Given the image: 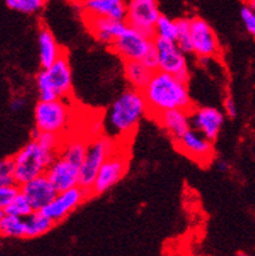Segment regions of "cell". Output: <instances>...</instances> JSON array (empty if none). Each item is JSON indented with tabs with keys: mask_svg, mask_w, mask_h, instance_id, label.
<instances>
[{
	"mask_svg": "<svg viewBox=\"0 0 255 256\" xmlns=\"http://www.w3.org/2000/svg\"><path fill=\"white\" fill-rule=\"evenodd\" d=\"M64 138L51 133H42L37 128L32 132V138L13 155L16 166L17 185L46 174L59 154Z\"/></svg>",
	"mask_w": 255,
	"mask_h": 256,
	"instance_id": "6da1fadb",
	"label": "cell"
},
{
	"mask_svg": "<svg viewBox=\"0 0 255 256\" xmlns=\"http://www.w3.org/2000/svg\"><path fill=\"white\" fill-rule=\"evenodd\" d=\"M146 116H149V107L142 91L128 88L107 108L102 120L103 133L119 142L128 140Z\"/></svg>",
	"mask_w": 255,
	"mask_h": 256,
	"instance_id": "7a4b0ae2",
	"label": "cell"
},
{
	"mask_svg": "<svg viewBox=\"0 0 255 256\" xmlns=\"http://www.w3.org/2000/svg\"><path fill=\"white\" fill-rule=\"evenodd\" d=\"M142 94L151 118L167 110H190L193 108L187 82L162 70L154 72L151 80L142 90Z\"/></svg>",
	"mask_w": 255,
	"mask_h": 256,
	"instance_id": "3957f363",
	"label": "cell"
},
{
	"mask_svg": "<svg viewBox=\"0 0 255 256\" xmlns=\"http://www.w3.org/2000/svg\"><path fill=\"white\" fill-rule=\"evenodd\" d=\"M36 82L39 100L67 99L72 92V69L67 55H63L50 68L39 72Z\"/></svg>",
	"mask_w": 255,
	"mask_h": 256,
	"instance_id": "277c9868",
	"label": "cell"
},
{
	"mask_svg": "<svg viewBox=\"0 0 255 256\" xmlns=\"http://www.w3.org/2000/svg\"><path fill=\"white\" fill-rule=\"evenodd\" d=\"M123 142H119L112 136L102 133L99 136H91L87 143V151L82 162L80 173V186L85 188L90 196L94 182L97 180L100 168L108 158L120 147Z\"/></svg>",
	"mask_w": 255,
	"mask_h": 256,
	"instance_id": "5b68a950",
	"label": "cell"
},
{
	"mask_svg": "<svg viewBox=\"0 0 255 256\" xmlns=\"http://www.w3.org/2000/svg\"><path fill=\"white\" fill-rule=\"evenodd\" d=\"M72 107L67 99L45 102L39 100L34 108V124L42 133L67 136L71 125Z\"/></svg>",
	"mask_w": 255,
	"mask_h": 256,
	"instance_id": "8992f818",
	"label": "cell"
},
{
	"mask_svg": "<svg viewBox=\"0 0 255 256\" xmlns=\"http://www.w3.org/2000/svg\"><path fill=\"white\" fill-rule=\"evenodd\" d=\"M110 48L123 62H143L146 56L155 50V39L126 26L123 34L110 46Z\"/></svg>",
	"mask_w": 255,
	"mask_h": 256,
	"instance_id": "52a82bcc",
	"label": "cell"
},
{
	"mask_svg": "<svg viewBox=\"0 0 255 256\" xmlns=\"http://www.w3.org/2000/svg\"><path fill=\"white\" fill-rule=\"evenodd\" d=\"M121 146V144H120ZM129 168V151L126 147L119 148L104 162L94 182L91 195H100L116 185L123 180Z\"/></svg>",
	"mask_w": 255,
	"mask_h": 256,
	"instance_id": "ba28073f",
	"label": "cell"
},
{
	"mask_svg": "<svg viewBox=\"0 0 255 256\" xmlns=\"http://www.w3.org/2000/svg\"><path fill=\"white\" fill-rule=\"evenodd\" d=\"M162 16L158 0H128L126 25L154 38L155 26Z\"/></svg>",
	"mask_w": 255,
	"mask_h": 256,
	"instance_id": "9c48e42d",
	"label": "cell"
},
{
	"mask_svg": "<svg viewBox=\"0 0 255 256\" xmlns=\"http://www.w3.org/2000/svg\"><path fill=\"white\" fill-rule=\"evenodd\" d=\"M154 39H155L156 51L159 56V70L169 73L185 82H189L190 70H189L186 54L178 48L174 40Z\"/></svg>",
	"mask_w": 255,
	"mask_h": 256,
	"instance_id": "30bf717a",
	"label": "cell"
},
{
	"mask_svg": "<svg viewBox=\"0 0 255 256\" xmlns=\"http://www.w3.org/2000/svg\"><path fill=\"white\" fill-rule=\"evenodd\" d=\"M193 54L199 58H213L220 55V43L215 30L199 16L190 17Z\"/></svg>",
	"mask_w": 255,
	"mask_h": 256,
	"instance_id": "8fae6325",
	"label": "cell"
},
{
	"mask_svg": "<svg viewBox=\"0 0 255 256\" xmlns=\"http://www.w3.org/2000/svg\"><path fill=\"white\" fill-rule=\"evenodd\" d=\"M174 144L181 154L198 162L199 166H208L213 159L212 140L190 128L182 136L174 140Z\"/></svg>",
	"mask_w": 255,
	"mask_h": 256,
	"instance_id": "7c38bea8",
	"label": "cell"
},
{
	"mask_svg": "<svg viewBox=\"0 0 255 256\" xmlns=\"http://www.w3.org/2000/svg\"><path fill=\"white\" fill-rule=\"evenodd\" d=\"M89 198H90V194L85 188H82L81 186H76L65 192H58L55 199L42 212L55 224H58L65 218H68L78 206L82 204Z\"/></svg>",
	"mask_w": 255,
	"mask_h": 256,
	"instance_id": "4fadbf2b",
	"label": "cell"
},
{
	"mask_svg": "<svg viewBox=\"0 0 255 256\" xmlns=\"http://www.w3.org/2000/svg\"><path fill=\"white\" fill-rule=\"evenodd\" d=\"M81 166V164L75 160L58 155L50 168L47 169L46 176L52 182V185L55 186L58 192H65L68 188L80 186Z\"/></svg>",
	"mask_w": 255,
	"mask_h": 256,
	"instance_id": "5bb4252c",
	"label": "cell"
},
{
	"mask_svg": "<svg viewBox=\"0 0 255 256\" xmlns=\"http://www.w3.org/2000/svg\"><path fill=\"white\" fill-rule=\"evenodd\" d=\"M224 121H225L224 114L215 107L203 106L190 110L191 128L203 134L212 142L219 136Z\"/></svg>",
	"mask_w": 255,
	"mask_h": 256,
	"instance_id": "9a60e30c",
	"label": "cell"
},
{
	"mask_svg": "<svg viewBox=\"0 0 255 256\" xmlns=\"http://www.w3.org/2000/svg\"><path fill=\"white\" fill-rule=\"evenodd\" d=\"M21 194L32 206L33 211H43L58 195V190L46 174L20 186Z\"/></svg>",
	"mask_w": 255,
	"mask_h": 256,
	"instance_id": "2e32d148",
	"label": "cell"
},
{
	"mask_svg": "<svg viewBox=\"0 0 255 256\" xmlns=\"http://www.w3.org/2000/svg\"><path fill=\"white\" fill-rule=\"evenodd\" d=\"M84 21L93 38L102 44L110 47L126 29L125 21L107 18V17L84 14Z\"/></svg>",
	"mask_w": 255,
	"mask_h": 256,
	"instance_id": "e0dca14e",
	"label": "cell"
},
{
	"mask_svg": "<svg viewBox=\"0 0 255 256\" xmlns=\"http://www.w3.org/2000/svg\"><path fill=\"white\" fill-rule=\"evenodd\" d=\"M173 140H177L191 128L190 110H172L152 117Z\"/></svg>",
	"mask_w": 255,
	"mask_h": 256,
	"instance_id": "ac0fdd59",
	"label": "cell"
},
{
	"mask_svg": "<svg viewBox=\"0 0 255 256\" xmlns=\"http://www.w3.org/2000/svg\"><path fill=\"white\" fill-rule=\"evenodd\" d=\"M80 8L82 10V14L125 21L128 0H91Z\"/></svg>",
	"mask_w": 255,
	"mask_h": 256,
	"instance_id": "d6986e66",
	"label": "cell"
},
{
	"mask_svg": "<svg viewBox=\"0 0 255 256\" xmlns=\"http://www.w3.org/2000/svg\"><path fill=\"white\" fill-rule=\"evenodd\" d=\"M38 48L39 64H41L42 69L50 68L63 55H65V51L58 43L55 36L46 26H42L38 32Z\"/></svg>",
	"mask_w": 255,
	"mask_h": 256,
	"instance_id": "ffe728a7",
	"label": "cell"
},
{
	"mask_svg": "<svg viewBox=\"0 0 255 256\" xmlns=\"http://www.w3.org/2000/svg\"><path fill=\"white\" fill-rule=\"evenodd\" d=\"M154 70L142 62H124V77L132 88L142 91L151 80Z\"/></svg>",
	"mask_w": 255,
	"mask_h": 256,
	"instance_id": "44dd1931",
	"label": "cell"
},
{
	"mask_svg": "<svg viewBox=\"0 0 255 256\" xmlns=\"http://www.w3.org/2000/svg\"><path fill=\"white\" fill-rule=\"evenodd\" d=\"M26 238H37L49 233L55 222L49 218L42 211H34L30 216L25 218Z\"/></svg>",
	"mask_w": 255,
	"mask_h": 256,
	"instance_id": "7402d4cb",
	"label": "cell"
},
{
	"mask_svg": "<svg viewBox=\"0 0 255 256\" xmlns=\"http://www.w3.org/2000/svg\"><path fill=\"white\" fill-rule=\"evenodd\" d=\"M0 233L7 238H26V221L0 211Z\"/></svg>",
	"mask_w": 255,
	"mask_h": 256,
	"instance_id": "603a6c76",
	"label": "cell"
},
{
	"mask_svg": "<svg viewBox=\"0 0 255 256\" xmlns=\"http://www.w3.org/2000/svg\"><path fill=\"white\" fill-rule=\"evenodd\" d=\"M177 22V36L174 42L178 46V48L185 54H193V42H191V29H190V18L182 17L176 20Z\"/></svg>",
	"mask_w": 255,
	"mask_h": 256,
	"instance_id": "cb8c5ba5",
	"label": "cell"
},
{
	"mask_svg": "<svg viewBox=\"0 0 255 256\" xmlns=\"http://www.w3.org/2000/svg\"><path fill=\"white\" fill-rule=\"evenodd\" d=\"M47 0H6V6L15 12L36 14L45 8Z\"/></svg>",
	"mask_w": 255,
	"mask_h": 256,
	"instance_id": "d4e9b609",
	"label": "cell"
},
{
	"mask_svg": "<svg viewBox=\"0 0 255 256\" xmlns=\"http://www.w3.org/2000/svg\"><path fill=\"white\" fill-rule=\"evenodd\" d=\"M177 36V22L176 20L162 14L155 26V34L154 38L167 39V40H174Z\"/></svg>",
	"mask_w": 255,
	"mask_h": 256,
	"instance_id": "484cf974",
	"label": "cell"
},
{
	"mask_svg": "<svg viewBox=\"0 0 255 256\" xmlns=\"http://www.w3.org/2000/svg\"><path fill=\"white\" fill-rule=\"evenodd\" d=\"M2 212L7 214H12V216H17V218H28L33 214V208L30 206V203L26 200V198L23 194H20L15 200L11 203L10 206H7L4 210H2Z\"/></svg>",
	"mask_w": 255,
	"mask_h": 256,
	"instance_id": "4316f807",
	"label": "cell"
},
{
	"mask_svg": "<svg viewBox=\"0 0 255 256\" xmlns=\"http://www.w3.org/2000/svg\"><path fill=\"white\" fill-rule=\"evenodd\" d=\"M16 166L13 156L4 158L0 162V186L16 185Z\"/></svg>",
	"mask_w": 255,
	"mask_h": 256,
	"instance_id": "83f0119b",
	"label": "cell"
},
{
	"mask_svg": "<svg viewBox=\"0 0 255 256\" xmlns=\"http://www.w3.org/2000/svg\"><path fill=\"white\" fill-rule=\"evenodd\" d=\"M21 194L20 185H7L0 186V208L4 210L7 206H10L15 199Z\"/></svg>",
	"mask_w": 255,
	"mask_h": 256,
	"instance_id": "f1b7e54d",
	"label": "cell"
},
{
	"mask_svg": "<svg viewBox=\"0 0 255 256\" xmlns=\"http://www.w3.org/2000/svg\"><path fill=\"white\" fill-rule=\"evenodd\" d=\"M239 16L246 32L255 38V10H252L247 4H243L239 10Z\"/></svg>",
	"mask_w": 255,
	"mask_h": 256,
	"instance_id": "f546056e",
	"label": "cell"
},
{
	"mask_svg": "<svg viewBox=\"0 0 255 256\" xmlns=\"http://www.w3.org/2000/svg\"><path fill=\"white\" fill-rule=\"evenodd\" d=\"M224 112H225L226 116L230 117V118H234V117L237 116V114H238L237 103L232 96L225 98V100H224Z\"/></svg>",
	"mask_w": 255,
	"mask_h": 256,
	"instance_id": "4dcf8cb0",
	"label": "cell"
},
{
	"mask_svg": "<svg viewBox=\"0 0 255 256\" xmlns=\"http://www.w3.org/2000/svg\"><path fill=\"white\" fill-rule=\"evenodd\" d=\"M26 106V99L23 96H13L10 102L11 112H20Z\"/></svg>",
	"mask_w": 255,
	"mask_h": 256,
	"instance_id": "1f68e13d",
	"label": "cell"
},
{
	"mask_svg": "<svg viewBox=\"0 0 255 256\" xmlns=\"http://www.w3.org/2000/svg\"><path fill=\"white\" fill-rule=\"evenodd\" d=\"M216 168L220 172H228V170H229V164H228L226 160H217Z\"/></svg>",
	"mask_w": 255,
	"mask_h": 256,
	"instance_id": "d6a6232c",
	"label": "cell"
},
{
	"mask_svg": "<svg viewBox=\"0 0 255 256\" xmlns=\"http://www.w3.org/2000/svg\"><path fill=\"white\" fill-rule=\"evenodd\" d=\"M72 2H73V3H75V4H77L78 6H84V4H86V3H89V2H91V0H72Z\"/></svg>",
	"mask_w": 255,
	"mask_h": 256,
	"instance_id": "836d02e7",
	"label": "cell"
},
{
	"mask_svg": "<svg viewBox=\"0 0 255 256\" xmlns=\"http://www.w3.org/2000/svg\"><path fill=\"white\" fill-rule=\"evenodd\" d=\"M246 4H247V6H249L252 10H255V0H247V2H246Z\"/></svg>",
	"mask_w": 255,
	"mask_h": 256,
	"instance_id": "e575fe53",
	"label": "cell"
},
{
	"mask_svg": "<svg viewBox=\"0 0 255 256\" xmlns=\"http://www.w3.org/2000/svg\"><path fill=\"white\" fill-rule=\"evenodd\" d=\"M237 256H250L249 254H245V252H239V254H237Z\"/></svg>",
	"mask_w": 255,
	"mask_h": 256,
	"instance_id": "d590c367",
	"label": "cell"
}]
</instances>
